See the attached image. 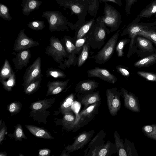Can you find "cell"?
Segmentation results:
<instances>
[{
	"instance_id": "47",
	"label": "cell",
	"mask_w": 156,
	"mask_h": 156,
	"mask_svg": "<svg viewBox=\"0 0 156 156\" xmlns=\"http://www.w3.org/2000/svg\"><path fill=\"white\" fill-rule=\"evenodd\" d=\"M116 69L123 76H129V71L121 66H117L116 67Z\"/></svg>"
},
{
	"instance_id": "9",
	"label": "cell",
	"mask_w": 156,
	"mask_h": 156,
	"mask_svg": "<svg viewBox=\"0 0 156 156\" xmlns=\"http://www.w3.org/2000/svg\"><path fill=\"white\" fill-rule=\"evenodd\" d=\"M43 75L41 68V59L38 57L33 63L28 66L24 72L22 84L25 90L31 83Z\"/></svg>"
},
{
	"instance_id": "23",
	"label": "cell",
	"mask_w": 156,
	"mask_h": 156,
	"mask_svg": "<svg viewBox=\"0 0 156 156\" xmlns=\"http://www.w3.org/2000/svg\"><path fill=\"white\" fill-rule=\"evenodd\" d=\"M116 152L115 144L108 140L99 149L97 156H110Z\"/></svg>"
},
{
	"instance_id": "35",
	"label": "cell",
	"mask_w": 156,
	"mask_h": 156,
	"mask_svg": "<svg viewBox=\"0 0 156 156\" xmlns=\"http://www.w3.org/2000/svg\"><path fill=\"white\" fill-rule=\"evenodd\" d=\"M89 4L88 13L92 16H95L99 9V0H87Z\"/></svg>"
},
{
	"instance_id": "32",
	"label": "cell",
	"mask_w": 156,
	"mask_h": 156,
	"mask_svg": "<svg viewBox=\"0 0 156 156\" xmlns=\"http://www.w3.org/2000/svg\"><path fill=\"white\" fill-rule=\"evenodd\" d=\"M16 75L15 73L13 71L11 75L7 80H0L3 88L6 90L10 91L12 88L15 85L16 83Z\"/></svg>"
},
{
	"instance_id": "40",
	"label": "cell",
	"mask_w": 156,
	"mask_h": 156,
	"mask_svg": "<svg viewBox=\"0 0 156 156\" xmlns=\"http://www.w3.org/2000/svg\"><path fill=\"white\" fill-rule=\"evenodd\" d=\"M129 41L128 39H123L120 40L116 44L115 49L118 57H121L123 55V50L124 46L128 43Z\"/></svg>"
},
{
	"instance_id": "21",
	"label": "cell",
	"mask_w": 156,
	"mask_h": 156,
	"mask_svg": "<svg viewBox=\"0 0 156 156\" xmlns=\"http://www.w3.org/2000/svg\"><path fill=\"white\" fill-rule=\"evenodd\" d=\"M26 127L36 137L46 139H52L53 137L47 131L35 126L26 125Z\"/></svg>"
},
{
	"instance_id": "48",
	"label": "cell",
	"mask_w": 156,
	"mask_h": 156,
	"mask_svg": "<svg viewBox=\"0 0 156 156\" xmlns=\"http://www.w3.org/2000/svg\"><path fill=\"white\" fill-rule=\"evenodd\" d=\"M50 153V150L47 148L41 149L39 152V156H48Z\"/></svg>"
},
{
	"instance_id": "1",
	"label": "cell",
	"mask_w": 156,
	"mask_h": 156,
	"mask_svg": "<svg viewBox=\"0 0 156 156\" xmlns=\"http://www.w3.org/2000/svg\"><path fill=\"white\" fill-rule=\"evenodd\" d=\"M107 29L101 16L97 17L86 35V42L93 49H99L104 44Z\"/></svg>"
},
{
	"instance_id": "37",
	"label": "cell",
	"mask_w": 156,
	"mask_h": 156,
	"mask_svg": "<svg viewBox=\"0 0 156 156\" xmlns=\"http://www.w3.org/2000/svg\"><path fill=\"white\" fill-rule=\"evenodd\" d=\"M137 35L147 38L156 44V32L148 30H142Z\"/></svg>"
},
{
	"instance_id": "2",
	"label": "cell",
	"mask_w": 156,
	"mask_h": 156,
	"mask_svg": "<svg viewBox=\"0 0 156 156\" xmlns=\"http://www.w3.org/2000/svg\"><path fill=\"white\" fill-rule=\"evenodd\" d=\"M57 3L64 9L68 8L71 11V15L75 14L77 16V20L73 24L72 30H76L85 21L89 8L87 0H55Z\"/></svg>"
},
{
	"instance_id": "38",
	"label": "cell",
	"mask_w": 156,
	"mask_h": 156,
	"mask_svg": "<svg viewBox=\"0 0 156 156\" xmlns=\"http://www.w3.org/2000/svg\"><path fill=\"white\" fill-rule=\"evenodd\" d=\"M28 27L34 30H40L45 27L44 22L42 20H36L30 22L27 24Z\"/></svg>"
},
{
	"instance_id": "42",
	"label": "cell",
	"mask_w": 156,
	"mask_h": 156,
	"mask_svg": "<svg viewBox=\"0 0 156 156\" xmlns=\"http://www.w3.org/2000/svg\"><path fill=\"white\" fill-rule=\"evenodd\" d=\"M14 136L15 139L17 140H20L22 138H27L23 132L22 126L19 124L16 127Z\"/></svg>"
},
{
	"instance_id": "13",
	"label": "cell",
	"mask_w": 156,
	"mask_h": 156,
	"mask_svg": "<svg viewBox=\"0 0 156 156\" xmlns=\"http://www.w3.org/2000/svg\"><path fill=\"white\" fill-rule=\"evenodd\" d=\"M89 77H97L109 83L114 84L117 81V78L115 75L111 73L107 69L95 67L87 71Z\"/></svg>"
},
{
	"instance_id": "34",
	"label": "cell",
	"mask_w": 156,
	"mask_h": 156,
	"mask_svg": "<svg viewBox=\"0 0 156 156\" xmlns=\"http://www.w3.org/2000/svg\"><path fill=\"white\" fill-rule=\"evenodd\" d=\"M41 76L30 83L24 90L26 94H30L37 90L39 88L42 80Z\"/></svg>"
},
{
	"instance_id": "18",
	"label": "cell",
	"mask_w": 156,
	"mask_h": 156,
	"mask_svg": "<svg viewBox=\"0 0 156 156\" xmlns=\"http://www.w3.org/2000/svg\"><path fill=\"white\" fill-rule=\"evenodd\" d=\"M81 104L83 105L84 108H87L91 105L101 101L99 91L90 93L81 94L79 96Z\"/></svg>"
},
{
	"instance_id": "33",
	"label": "cell",
	"mask_w": 156,
	"mask_h": 156,
	"mask_svg": "<svg viewBox=\"0 0 156 156\" xmlns=\"http://www.w3.org/2000/svg\"><path fill=\"white\" fill-rule=\"evenodd\" d=\"M46 75L47 77H52L55 78H65L66 77V74L61 69L52 68L47 70Z\"/></svg>"
},
{
	"instance_id": "29",
	"label": "cell",
	"mask_w": 156,
	"mask_h": 156,
	"mask_svg": "<svg viewBox=\"0 0 156 156\" xmlns=\"http://www.w3.org/2000/svg\"><path fill=\"white\" fill-rule=\"evenodd\" d=\"M90 45L87 42L84 44L82 51L78 57L77 65L78 67H80L84 63L87 59L89 54Z\"/></svg>"
},
{
	"instance_id": "20",
	"label": "cell",
	"mask_w": 156,
	"mask_h": 156,
	"mask_svg": "<svg viewBox=\"0 0 156 156\" xmlns=\"http://www.w3.org/2000/svg\"><path fill=\"white\" fill-rule=\"evenodd\" d=\"M94 18L84 22L76 30L75 36L73 38L74 42L78 39L85 37L95 21Z\"/></svg>"
},
{
	"instance_id": "6",
	"label": "cell",
	"mask_w": 156,
	"mask_h": 156,
	"mask_svg": "<svg viewBox=\"0 0 156 156\" xmlns=\"http://www.w3.org/2000/svg\"><path fill=\"white\" fill-rule=\"evenodd\" d=\"M61 41L65 49L68 59H65L63 63L60 64L58 66L59 68L65 69L66 68L70 67L71 66H75L77 63L78 57L76 56L73 38L66 35L62 38Z\"/></svg>"
},
{
	"instance_id": "44",
	"label": "cell",
	"mask_w": 156,
	"mask_h": 156,
	"mask_svg": "<svg viewBox=\"0 0 156 156\" xmlns=\"http://www.w3.org/2000/svg\"><path fill=\"white\" fill-rule=\"evenodd\" d=\"M46 102L45 100L35 102L33 103L32 108L35 110H39L47 108Z\"/></svg>"
},
{
	"instance_id": "7",
	"label": "cell",
	"mask_w": 156,
	"mask_h": 156,
	"mask_svg": "<svg viewBox=\"0 0 156 156\" xmlns=\"http://www.w3.org/2000/svg\"><path fill=\"white\" fill-rule=\"evenodd\" d=\"M120 31V30H118L95 55L94 59L96 63L101 64L107 62L111 58L115 48Z\"/></svg>"
},
{
	"instance_id": "16",
	"label": "cell",
	"mask_w": 156,
	"mask_h": 156,
	"mask_svg": "<svg viewBox=\"0 0 156 156\" xmlns=\"http://www.w3.org/2000/svg\"><path fill=\"white\" fill-rule=\"evenodd\" d=\"M99 87L98 83L94 80H86L79 82L75 88L78 94H85L92 93Z\"/></svg>"
},
{
	"instance_id": "51",
	"label": "cell",
	"mask_w": 156,
	"mask_h": 156,
	"mask_svg": "<svg viewBox=\"0 0 156 156\" xmlns=\"http://www.w3.org/2000/svg\"><path fill=\"white\" fill-rule=\"evenodd\" d=\"M67 151L65 149L63 151L62 154L61 155L62 156H70V154H69V153H67L66 152Z\"/></svg>"
},
{
	"instance_id": "11",
	"label": "cell",
	"mask_w": 156,
	"mask_h": 156,
	"mask_svg": "<svg viewBox=\"0 0 156 156\" xmlns=\"http://www.w3.org/2000/svg\"><path fill=\"white\" fill-rule=\"evenodd\" d=\"M39 45L38 41L27 36L23 29L19 32L15 40L13 50L18 52Z\"/></svg>"
},
{
	"instance_id": "24",
	"label": "cell",
	"mask_w": 156,
	"mask_h": 156,
	"mask_svg": "<svg viewBox=\"0 0 156 156\" xmlns=\"http://www.w3.org/2000/svg\"><path fill=\"white\" fill-rule=\"evenodd\" d=\"M106 132H105L103 129L100 131L94 138L90 142L87 148L84 151V155L86 156L89 149L92 148L98 145L104 144L105 141L103 140L105 137Z\"/></svg>"
},
{
	"instance_id": "4",
	"label": "cell",
	"mask_w": 156,
	"mask_h": 156,
	"mask_svg": "<svg viewBox=\"0 0 156 156\" xmlns=\"http://www.w3.org/2000/svg\"><path fill=\"white\" fill-rule=\"evenodd\" d=\"M103 13L104 15L102 17L107 29L109 28L108 34L118 30L122 23L120 13L107 2L105 3Z\"/></svg>"
},
{
	"instance_id": "17",
	"label": "cell",
	"mask_w": 156,
	"mask_h": 156,
	"mask_svg": "<svg viewBox=\"0 0 156 156\" xmlns=\"http://www.w3.org/2000/svg\"><path fill=\"white\" fill-rule=\"evenodd\" d=\"M68 79L65 81H49L47 84L48 87L46 96L57 94L62 91L67 86L69 81Z\"/></svg>"
},
{
	"instance_id": "46",
	"label": "cell",
	"mask_w": 156,
	"mask_h": 156,
	"mask_svg": "<svg viewBox=\"0 0 156 156\" xmlns=\"http://www.w3.org/2000/svg\"><path fill=\"white\" fill-rule=\"evenodd\" d=\"M20 109V105L17 102L12 103L10 105L9 108V111L11 113L18 112Z\"/></svg>"
},
{
	"instance_id": "25",
	"label": "cell",
	"mask_w": 156,
	"mask_h": 156,
	"mask_svg": "<svg viewBox=\"0 0 156 156\" xmlns=\"http://www.w3.org/2000/svg\"><path fill=\"white\" fill-rule=\"evenodd\" d=\"M76 94L72 93L69 95L65 100L61 107L62 113H66L73 112L72 107L74 104V100Z\"/></svg>"
},
{
	"instance_id": "49",
	"label": "cell",
	"mask_w": 156,
	"mask_h": 156,
	"mask_svg": "<svg viewBox=\"0 0 156 156\" xmlns=\"http://www.w3.org/2000/svg\"><path fill=\"white\" fill-rule=\"evenodd\" d=\"M6 131V129L5 127L3 128L0 131V143L3 140L5 135V133Z\"/></svg>"
},
{
	"instance_id": "50",
	"label": "cell",
	"mask_w": 156,
	"mask_h": 156,
	"mask_svg": "<svg viewBox=\"0 0 156 156\" xmlns=\"http://www.w3.org/2000/svg\"><path fill=\"white\" fill-rule=\"evenodd\" d=\"M99 2H103L105 3L107 2H110L115 3L119 6L121 7L122 6L116 0H99Z\"/></svg>"
},
{
	"instance_id": "41",
	"label": "cell",
	"mask_w": 156,
	"mask_h": 156,
	"mask_svg": "<svg viewBox=\"0 0 156 156\" xmlns=\"http://www.w3.org/2000/svg\"><path fill=\"white\" fill-rule=\"evenodd\" d=\"M86 42V36L84 37L76 40L75 42L76 51V55H79L82 51L83 47Z\"/></svg>"
},
{
	"instance_id": "43",
	"label": "cell",
	"mask_w": 156,
	"mask_h": 156,
	"mask_svg": "<svg viewBox=\"0 0 156 156\" xmlns=\"http://www.w3.org/2000/svg\"><path fill=\"white\" fill-rule=\"evenodd\" d=\"M137 73L147 80L156 81V74L143 71H138Z\"/></svg>"
},
{
	"instance_id": "26",
	"label": "cell",
	"mask_w": 156,
	"mask_h": 156,
	"mask_svg": "<svg viewBox=\"0 0 156 156\" xmlns=\"http://www.w3.org/2000/svg\"><path fill=\"white\" fill-rule=\"evenodd\" d=\"M116 152L119 156H127V154L125 149L123 140L121 139L119 133L115 131L114 134Z\"/></svg>"
},
{
	"instance_id": "19",
	"label": "cell",
	"mask_w": 156,
	"mask_h": 156,
	"mask_svg": "<svg viewBox=\"0 0 156 156\" xmlns=\"http://www.w3.org/2000/svg\"><path fill=\"white\" fill-rule=\"evenodd\" d=\"M42 3L41 1L38 0H22L23 13L28 16L33 11L38 9Z\"/></svg>"
},
{
	"instance_id": "36",
	"label": "cell",
	"mask_w": 156,
	"mask_h": 156,
	"mask_svg": "<svg viewBox=\"0 0 156 156\" xmlns=\"http://www.w3.org/2000/svg\"><path fill=\"white\" fill-rule=\"evenodd\" d=\"M137 40L139 46L142 48L147 51L153 49L151 43L148 40L140 37H138Z\"/></svg>"
},
{
	"instance_id": "30",
	"label": "cell",
	"mask_w": 156,
	"mask_h": 156,
	"mask_svg": "<svg viewBox=\"0 0 156 156\" xmlns=\"http://www.w3.org/2000/svg\"><path fill=\"white\" fill-rule=\"evenodd\" d=\"M156 61V54H153L136 62L134 65L137 67H142L149 66Z\"/></svg>"
},
{
	"instance_id": "52",
	"label": "cell",
	"mask_w": 156,
	"mask_h": 156,
	"mask_svg": "<svg viewBox=\"0 0 156 156\" xmlns=\"http://www.w3.org/2000/svg\"><path fill=\"white\" fill-rule=\"evenodd\" d=\"M122 6V0H116Z\"/></svg>"
},
{
	"instance_id": "22",
	"label": "cell",
	"mask_w": 156,
	"mask_h": 156,
	"mask_svg": "<svg viewBox=\"0 0 156 156\" xmlns=\"http://www.w3.org/2000/svg\"><path fill=\"white\" fill-rule=\"evenodd\" d=\"M156 14V0L152 1L137 16V18H149Z\"/></svg>"
},
{
	"instance_id": "8",
	"label": "cell",
	"mask_w": 156,
	"mask_h": 156,
	"mask_svg": "<svg viewBox=\"0 0 156 156\" xmlns=\"http://www.w3.org/2000/svg\"><path fill=\"white\" fill-rule=\"evenodd\" d=\"M101 104L100 101L83 108L79 113L78 117L76 118L74 127L80 128L87 124L98 114Z\"/></svg>"
},
{
	"instance_id": "5",
	"label": "cell",
	"mask_w": 156,
	"mask_h": 156,
	"mask_svg": "<svg viewBox=\"0 0 156 156\" xmlns=\"http://www.w3.org/2000/svg\"><path fill=\"white\" fill-rule=\"evenodd\" d=\"M45 49V53L47 55L51 56L59 65L64 61V58L68 57L65 49L61 41L55 36L50 37L49 44Z\"/></svg>"
},
{
	"instance_id": "3",
	"label": "cell",
	"mask_w": 156,
	"mask_h": 156,
	"mask_svg": "<svg viewBox=\"0 0 156 156\" xmlns=\"http://www.w3.org/2000/svg\"><path fill=\"white\" fill-rule=\"evenodd\" d=\"M42 16L45 18L48 23V30L50 32L68 31L73 24L67 20L66 17L58 11L43 12Z\"/></svg>"
},
{
	"instance_id": "28",
	"label": "cell",
	"mask_w": 156,
	"mask_h": 156,
	"mask_svg": "<svg viewBox=\"0 0 156 156\" xmlns=\"http://www.w3.org/2000/svg\"><path fill=\"white\" fill-rule=\"evenodd\" d=\"M141 129L147 137L156 140V124L144 126L142 127Z\"/></svg>"
},
{
	"instance_id": "14",
	"label": "cell",
	"mask_w": 156,
	"mask_h": 156,
	"mask_svg": "<svg viewBox=\"0 0 156 156\" xmlns=\"http://www.w3.org/2000/svg\"><path fill=\"white\" fill-rule=\"evenodd\" d=\"M121 92L124 98L125 107L133 112H139L140 104L137 97L132 93L128 92L123 88L121 89Z\"/></svg>"
},
{
	"instance_id": "12",
	"label": "cell",
	"mask_w": 156,
	"mask_h": 156,
	"mask_svg": "<svg viewBox=\"0 0 156 156\" xmlns=\"http://www.w3.org/2000/svg\"><path fill=\"white\" fill-rule=\"evenodd\" d=\"M94 132L93 129L79 133L76 137L74 142L71 145H68L65 149L69 153L82 148L90 141Z\"/></svg>"
},
{
	"instance_id": "27",
	"label": "cell",
	"mask_w": 156,
	"mask_h": 156,
	"mask_svg": "<svg viewBox=\"0 0 156 156\" xmlns=\"http://www.w3.org/2000/svg\"><path fill=\"white\" fill-rule=\"evenodd\" d=\"M8 60L5 59L0 73V80H6L11 75L13 70Z\"/></svg>"
},
{
	"instance_id": "39",
	"label": "cell",
	"mask_w": 156,
	"mask_h": 156,
	"mask_svg": "<svg viewBox=\"0 0 156 156\" xmlns=\"http://www.w3.org/2000/svg\"><path fill=\"white\" fill-rule=\"evenodd\" d=\"M0 17L7 21H10L12 19L9 12L8 7L1 3L0 4Z\"/></svg>"
},
{
	"instance_id": "15",
	"label": "cell",
	"mask_w": 156,
	"mask_h": 156,
	"mask_svg": "<svg viewBox=\"0 0 156 156\" xmlns=\"http://www.w3.org/2000/svg\"><path fill=\"white\" fill-rule=\"evenodd\" d=\"M31 56L30 51L28 49L18 52L16 57L12 59L15 69L21 70L24 67H26L30 62Z\"/></svg>"
},
{
	"instance_id": "10",
	"label": "cell",
	"mask_w": 156,
	"mask_h": 156,
	"mask_svg": "<svg viewBox=\"0 0 156 156\" xmlns=\"http://www.w3.org/2000/svg\"><path fill=\"white\" fill-rule=\"evenodd\" d=\"M121 95H122V92L118 91L116 87L106 89V101L109 111L112 116L116 115L121 109V103L120 97Z\"/></svg>"
},
{
	"instance_id": "45",
	"label": "cell",
	"mask_w": 156,
	"mask_h": 156,
	"mask_svg": "<svg viewBox=\"0 0 156 156\" xmlns=\"http://www.w3.org/2000/svg\"><path fill=\"white\" fill-rule=\"evenodd\" d=\"M137 0H126L125 5V11L126 14L128 15L130 13L131 6L136 2Z\"/></svg>"
},
{
	"instance_id": "31",
	"label": "cell",
	"mask_w": 156,
	"mask_h": 156,
	"mask_svg": "<svg viewBox=\"0 0 156 156\" xmlns=\"http://www.w3.org/2000/svg\"><path fill=\"white\" fill-rule=\"evenodd\" d=\"M76 120V116L74 115L73 112H71L64 114L63 122L66 127L73 128L74 127Z\"/></svg>"
}]
</instances>
